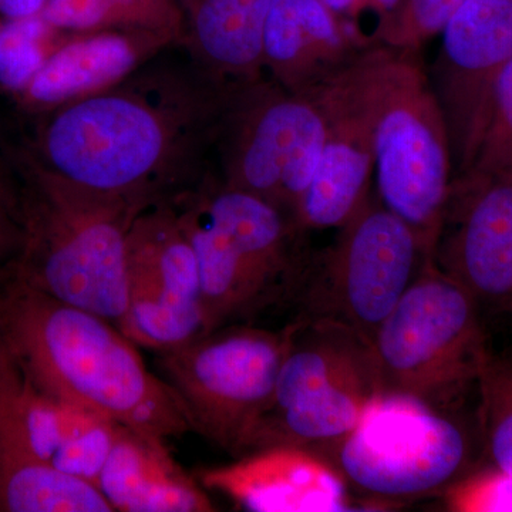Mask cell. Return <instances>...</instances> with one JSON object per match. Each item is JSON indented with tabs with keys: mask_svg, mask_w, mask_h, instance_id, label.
I'll return each mask as SVG.
<instances>
[{
	"mask_svg": "<svg viewBox=\"0 0 512 512\" xmlns=\"http://www.w3.org/2000/svg\"><path fill=\"white\" fill-rule=\"evenodd\" d=\"M164 53L46 113L30 154L67 183L146 208L195 187L211 171L231 83Z\"/></svg>",
	"mask_w": 512,
	"mask_h": 512,
	"instance_id": "cell-1",
	"label": "cell"
},
{
	"mask_svg": "<svg viewBox=\"0 0 512 512\" xmlns=\"http://www.w3.org/2000/svg\"><path fill=\"white\" fill-rule=\"evenodd\" d=\"M0 346L40 389L136 433L165 441L194 430L113 322L33 288L10 265L0 268Z\"/></svg>",
	"mask_w": 512,
	"mask_h": 512,
	"instance_id": "cell-2",
	"label": "cell"
},
{
	"mask_svg": "<svg viewBox=\"0 0 512 512\" xmlns=\"http://www.w3.org/2000/svg\"><path fill=\"white\" fill-rule=\"evenodd\" d=\"M0 197L22 237L13 272L119 328L127 309L128 232L147 208L67 183L30 151L0 161Z\"/></svg>",
	"mask_w": 512,
	"mask_h": 512,
	"instance_id": "cell-3",
	"label": "cell"
},
{
	"mask_svg": "<svg viewBox=\"0 0 512 512\" xmlns=\"http://www.w3.org/2000/svg\"><path fill=\"white\" fill-rule=\"evenodd\" d=\"M372 90L377 195L431 259L454 170L446 120L421 50L376 45Z\"/></svg>",
	"mask_w": 512,
	"mask_h": 512,
	"instance_id": "cell-4",
	"label": "cell"
},
{
	"mask_svg": "<svg viewBox=\"0 0 512 512\" xmlns=\"http://www.w3.org/2000/svg\"><path fill=\"white\" fill-rule=\"evenodd\" d=\"M382 396L448 410L477 384L490 356L476 299L431 262L372 342Z\"/></svg>",
	"mask_w": 512,
	"mask_h": 512,
	"instance_id": "cell-5",
	"label": "cell"
},
{
	"mask_svg": "<svg viewBox=\"0 0 512 512\" xmlns=\"http://www.w3.org/2000/svg\"><path fill=\"white\" fill-rule=\"evenodd\" d=\"M308 450L373 504L444 494L473 470L467 430L447 410L406 397L380 396L350 433Z\"/></svg>",
	"mask_w": 512,
	"mask_h": 512,
	"instance_id": "cell-6",
	"label": "cell"
},
{
	"mask_svg": "<svg viewBox=\"0 0 512 512\" xmlns=\"http://www.w3.org/2000/svg\"><path fill=\"white\" fill-rule=\"evenodd\" d=\"M338 229L335 242L309 259L295 291L301 305L296 319L339 323L372 346L431 259L376 191Z\"/></svg>",
	"mask_w": 512,
	"mask_h": 512,
	"instance_id": "cell-7",
	"label": "cell"
},
{
	"mask_svg": "<svg viewBox=\"0 0 512 512\" xmlns=\"http://www.w3.org/2000/svg\"><path fill=\"white\" fill-rule=\"evenodd\" d=\"M326 130L315 93L286 92L266 74L231 83L215 140V174L227 187L264 198L295 218Z\"/></svg>",
	"mask_w": 512,
	"mask_h": 512,
	"instance_id": "cell-8",
	"label": "cell"
},
{
	"mask_svg": "<svg viewBox=\"0 0 512 512\" xmlns=\"http://www.w3.org/2000/svg\"><path fill=\"white\" fill-rule=\"evenodd\" d=\"M292 332V323L282 330L227 325L158 353L192 429L241 457L271 400Z\"/></svg>",
	"mask_w": 512,
	"mask_h": 512,
	"instance_id": "cell-9",
	"label": "cell"
},
{
	"mask_svg": "<svg viewBox=\"0 0 512 512\" xmlns=\"http://www.w3.org/2000/svg\"><path fill=\"white\" fill-rule=\"evenodd\" d=\"M126 275L119 329L131 342L160 353L207 333L197 259L173 202L138 214L128 232Z\"/></svg>",
	"mask_w": 512,
	"mask_h": 512,
	"instance_id": "cell-10",
	"label": "cell"
},
{
	"mask_svg": "<svg viewBox=\"0 0 512 512\" xmlns=\"http://www.w3.org/2000/svg\"><path fill=\"white\" fill-rule=\"evenodd\" d=\"M440 35L429 76L447 124L454 178L473 164L495 83L512 60V0H466Z\"/></svg>",
	"mask_w": 512,
	"mask_h": 512,
	"instance_id": "cell-11",
	"label": "cell"
},
{
	"mask_svg": "<svg viewBox=\"0 0 512 512\" xmlns=\"http://www.w3.org/2000/svg\"><path fill=\"white\" fill-rule=\"evenodd\" d=\"M431 264L481 312L512 313V171L451 180Z\"/></svg>",
	"mask_w": 512,
	"mask_h": 512,
	"instance_id": "cell-12",
	"label": "cell"
},
{
	"mask_svg": "<svg viewBox=\"0 0 512 512\" xmlns=\"http://www.w3.org/2000/svg\"><path fill=\"white\" fill-rule=\"evenodd\" d=\"M335 80L315 90L326 116V140L318 167L296 211L305 232L339 228L370 191L375 170L372 52Z\"/></svg>",
	"mask_w": 512,
	"mask_h": 512,
	"instance_id": "cell-13",
	"label": "cell"
},
{
	"mask_svg": "<svg viewBox=\"0 0 512 512\" xmlns=\"http://www.w3.org/2000/svg\"><path fill=\"white\" fill-rule=\"evenodd\" d=\"M373 46L323 0H272L262 62L266 76L286 92L309 94L345 73Z\"/></svg>",
	"mask_w": 512,
	"mask_h": 512,
	"instance_id": "cell-14",
	"label": "cell"
},
{
	"mask_svg": "<svg viewBox=\"0 0 512 512\" xmlns=\"http://www.w3.org/2000/svg\"><path fill=\"white\" fill-rule=\"evenodd\" d=\"M207 490L227 495L242 510L336 512L353 510L349 485L308 448L278 446L198 474Z\"/></svg>",
	"mask_w": 512,
	"mask_h": 512,
	"instance_id": "cell-15",
	"label": "cell"
},
{
	"mask_svg": "<svg viewBox=\"0 0 512 512\" xmlns=\"http://www.w3.org/2000/svg\"><path fill=\"white\" fill-rule=\"evenodd\" d=\"M198 191L271 305L293 295L312 255L308 232L272 202L222 184L215 171L202 178Z\"/></svg>",
	"mask_w": 512,
	"mask_h": 512,
	"instance_id": "cell-16",
	"label": "cell"
},
{
	"mask_svg": "<svg viewBox=\"0 0 512 512\" xmlns=\"http://www.w3.org/2000/svg\"><path fill=\"white\" fill-rule=\"evenodd\" d=\"M171 47L177 42L163 33L70 32L20 100L30 111L50 113L109 89Z\"/></svg>",
	"mask_w": 512,
	"mask_h": 512,
	"instance_id": "cell-17",
	"label": "cell"
},
{
	"mask_svg": "<svg viewBox=\"0 0 512 512\" xmlns=\"http://www.w3.org/2000/svg\"><path fill=\"white\" fill-rule=\"evenodd\" d=\"M9 414L37 458L97 487L120 424L45 392L26 375L9 394Z\"/></svg>",
	"mask_w": 512,
	"mask_h": 512,
	"instance_id": "cell-18",
	"label": "cell"
},
{
	"mask_svg": "<svg viewBox=\"0 0 512 512\" xmlns=\"http://www.w3.org/2000/svg\"><path fill=\"white\" fill-rule=\"evenodd\" d=\"M97 487L114 511H215L202 485L174 460L164 440L123 426Z\"/></svg>",
	"mask_w": 512,
	"mask_h": 512,
	"instance_id": "cell-19",
	"label": "cell"
},
{
	"mask_svg": "<svg viewBox=\"0 0 512 512\" xmlns=\"http://www.w3.org/2000/svg\"><path fill=\"white\" fill-rule=\"evenodd\" d=\"M184 16L178 49L221 83L265 76L262 40L272 0H177Z\"/></svg>",
	"mask_w": 512,
	"mask_h": 512,
	"instance_id": "cell-20",
	"label": "cell"
},
{
	"mask_svg": "<svg viewBox=\"0 0 512 512\" xmlns=\"http://www.w3.org/2000/svg\"><path fill=\"white\" fill-rule=\"evenodd\" d=\"M198 184L170 201L194 249L202 311L210 333L235 320L251 319L271 306V301L239 258L224 229L211 217Z\"/></svg>",
	"mask_w": 512,
	"mask_h": 512,
	"instance_id": "cell-21",
	"label": "cell"
},
{
	"mask_svg": "<svg viewBox=\"0 0 512 512\" xmlns=\"http://www.w3.org/2000/svg\"><path fill=\"white\" fill-rule=\"evenodd\" d=\"M66 32L133 30L163 33L181 46L184 16L177 0H50L42 13Z\"/></svg>",
	"mask_w": 512,
	"mask_h": 512,
	"instance_id": "cell-22",
	"label": "cell"
},
{
	"mask_svg": "<svg viewBox=\"0 0 512 512\" xmlns=\"http://www.w3.org/2000/svg\"><path fill=\"white\" fill-rule=\"evenodd\" d=\"M70 32L42 15L0 23V87L22 94Z\"/></svg>",
	"mask_w": 512,
	"mask_h": 512,
	"instance_id": "cell-23",
	"label": "cell"
},
{
	"mask_svg": "<svg viewBox=\"0 0 512 512\" xmlns=\"http://www.w3.org/2000/svg\"><path fill=\"white\" fill-rule=\"evenodd\" d=\"M480 426L491 466L512 477V365L493 352L481 370Z\"/></svg>",
	"mask_w": 512,
	"mask_h": 512,
	"instance_id": "cell-24",
	"label": "cell"
},
{
	"mask_svg": "<svg viewBox=\"0 0 512 512\" xmlns=\"http://www.w3.org/2000/svg\"><path fill=\"white\" fill-rule=\"evenodd\" d=\"M508 171H512V60L495 83L483 137L466 173L500 174Z\"/></svg>",
	"mask_w": 512,
	"mask_h": 512,
	"instance_id": "cell-25",
	"label": "cell"
},
{
	"mask_svg": "<svg viewBox=\"0 0 512 512\" xmlns=\"http://www.w3.org/2000/svg\"><path fill=\"white\" fill-rule=\"evenodd\" d=\"M466 0H406L402 10L380 33L379 43L400 49L421 50L440 35L448 19Z\"/></svg>",
	"mask_w": 512,
	"mask_h": 512,
	"instance_id": "cell-26",
	"label": "cell"
},
{
	"mask_svg": "<svg viewBox=\"0 0 512 512\" xmlns=\"http://www.w3.org/2000/svg\"><path fill=\"white\" fill-rule=\"evenodd\" d=\"M448 510L458 512L512 511V477L491 466L471 470L447 488Z\"/></svg>",
	"mask_w": 512,
	"mask_h": 512,
	"instance_id": "cell-27",
	"label": "cell"
},
{
	"mask_svg": "<svg viewBox=\"0 0 512 512\" xmlns=\"http://www.w3.org/2000/svg\"><path fill=\"white\" fill-rule=\"evenodd\" d=\"M323 3H325L330 9V12L335 13L340 20L348 23L352 28L359 30L369 42H372V40L363 32L362 26H360V18H362V15H367V13L375 16V40L379 43L380 33L392 22L394 16L402 10L406 0H323Z\"/></svg>",
	"mask_w": 512,
	"mask_h": 512,
	"instance_id": "cell-28",
	"label": "cell"
},
{
	"mask_svg": "<svg viewBox=\"0 0 512 512\" xmlns=\"http://www.w3.org/2000/svg\"><path fill=\"white\" fill-rule=\"evenodd\" d=\"M22 237L15 220L0 197V268L12 265L18 258Z\"/></svg>",
	"mask_w": 512,
	"mask_h": 512,
	"instance_id": "cell-29",
	"label": "cell"
},
{
	"mask_svg": "<svg viewBox=\"0 0 512 512\" xmlns=\"http://www.w3.org/2000/svg\"><path fill=\"white\" fill-rule=\"evenodd\" d=\"M50 0H0L3 19H26L40 16Z\"/></svg>",
	"mask_w": 512,
	"mask_h": 512,
	"instance_id": "cell-30",
	"label": "cell"
},
{
	"mask_svg": "<svg viewBox=\"0 0 512 512\" xmlns=\"http://www.w3.org/2000/svg\"><path fill=\"white\" fill-rule=\"evenodd\" d=\"M508 360H510V362H511V365H512V357H510V359H508Z\"/></svg>",
	"mask_w": 512,
	"mask_h": 512,
	"instance_id": "cell-31",
	"label": "cell"
},
{
	"mask_svg": "<svg viewBox=\"0 0 512 512\" xmlns=\"http://www.w3.org/2000/svg\"><path fill=\"white\" fill-rule=\"evenodd\" d=\"M511 315H512V313H511Z\"/></svg>",
	"mask_w": 512,
	"mask_h": 512,
	"instance_id": "cell-32",
	"label": "cell"
}]
</instances>
